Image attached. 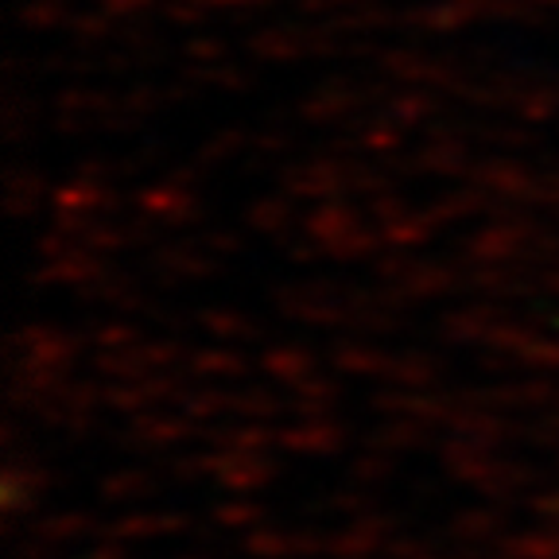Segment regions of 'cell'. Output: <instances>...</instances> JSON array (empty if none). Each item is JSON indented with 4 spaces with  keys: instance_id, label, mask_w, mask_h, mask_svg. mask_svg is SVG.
Listing matches in <instances>:
<instances>
[]
</instances>
